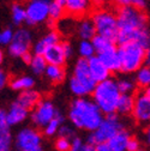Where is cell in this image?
I'll list each match as a JSON object with an SVG mask.
<instances>
[{"instance_id":"cell-1","label":"cell","mask_w":150,"mask_h":151,"mask_svg":"<svg viewBox=\"0 0 150 151\" xmlns=\"http://www.w3.org/2000/svg\"><path fill=\"white\" fill-rule=\"evenodd\" d=\"M118 36L115 43L124 45L128 42H137L148 47V17L146 13L138 7L120 6L117 12Z\"/></svg>"},{"instance_id":"cell-2","label":"cell","mask_w":150,"mask_h":151,"mask_svg":"<svg viewBox=\"0 0 150 151\" xmlns=\"http://www.w3.org/2000/svg\"><path fill=\"white\" fill-rule=\"evenodd\" d=\"M69 119L74 127L92 132L102 122L103 113L92 100L78 97L70 106Z\"/></svg>"},{"instance_id":"cell-3","label":"cell","mask_w":150,"mask_h":151,"mask_svg":"<svg viewBox=\"0 0 150 151\" xmlns=\"http://www.w3.org/2000/svg\"><path fill=\"white\" fill-rule=\"evenodd\" d=\"M92 101L100 108L103 114H113L117 113V106L120 97V91L118 84L114 79H106L103 82L96 83L92 92Z\"/></svg>"},{"instance_id":"cell-4","label":"cell","mask_w":150,"mask_h":151,"mask_svg":"<svg viewBox=\"0 0 150 151\" xmlns=\"http://www.w3.org/2000/svg\"><path fill=\"white\" fill-rule=\"evenodd\" d=\"M145 50L146 47L137 42L119 45L118 55L120 60V71L132 73L141 68L145 63Z\"/></svg>"},{"instance_id":"cell-5","label":"cell","mask_w":150,"mask_h":151,"mask_svg":"<svg viewBox=\"0 0 150 151\" xmlns=\"http://www.w3.org/2000/svg\"><path fill=\"white\" fill-rule=\"evenodd\" d=\"M95 85L96 83L89 72L88 60L79 58L74 65L72 78L70 79V90L77 97H85L92 92Z\"/></svg>"},{"instance_id":"cell-6","label":"cell","mask_w":150,"mask_h":151,"mask_svg":"<svg viewBox=\"0 0 150 151\" xmlns=\"http://www.w3.org/2000/svg\"><path fill=\"white\" fill-rule=\"evenodd\" d=\"M90 19L95 27L96 35L107 37V39L115 42L119 32L115 12L106 9H99L92 12Z\"/></svg>"},{"instance_id":"cell-7","label":"cell","mask_w":150,"mask_h":151,"mask_svg":"<svg viewBox=\"0 0 150 151\" xmlns=\"http://www.w3.org/2000/svg\"><path fill=\"white\" fill-rule=\"evenodd\" d=\"M120 129H123V125L119 116L115 113L108 114L106 115V118H103L100 126L90 133V136L88 137V144L95 146L97 144L106 143L112 137H114Z\"/></svg>"},{"instance_id":"cell-8","label":"cell","mask_w":150,"mask_h":151,"mask_svg":"<svg viewBox=\"0 0 150 151\" xmlns=\"http://www.w3.org/2000/svg\"><path fill=\"white\" fill-rule=\"evenodd\" d=\"M16 146L19 151H41L42 136L35 128H22L16 136Z\"/></svg>"},{"instance_id":"cell-9","label":"cell","mask_w":150,"mask_h":151,"mask_svg":"<svg viewBox=\"0 0 150 151\" xmlns=\"http://www.w3.org/2000/svg\"><path fill=\"white\" fill-rule=\"evenodd\" d=\"M49 5V0H29L24 5L27 13L25 23H28L29 25H37L47 22Z\"/></svg>"},{"instance_id":"cell-10","label":"cell","mask_w":150,"mask_h":151,"mask_svg":"<svg viewBox=\"0 0 150 151\" xmlns=\"http://www.w3.org/2000/svg\"><path fill=\"white\" fill-rule=\"evenodd\" d=\"M32 43L31 32L28 29L21 28L13 31V37L9 47V53L13 58H22L25 53L30 52Z\"/></svg>"},{"instance_id":"cell-11","label":"cell","mask_w":150,"mask_h":151,"mask_svg":"<svg viewBox=\"0 0 150 151\" xmlns=\"http://www.w3.org/2000/svg\"><path fill=\"white\" fill-rule=\"evenodd\" d=\"M58 110L55 109L50 100H40L31 113V120L36 127L43 128L55 115Z\"/></svg>"},{"instance_id":"cell-12","label":"cell","mask_w":150,"mask_h":151,"mask_svg":"<svg viewBox=\"0 0 150 151\" xmlns=\"http://www.w3.org/2000/svg\"><path fill=\"white\" fill-rule=\"evenodd\" d=\"M131 114L139 124L150 122V97L144 92H139L135 97L133 109Z\"/></svg>"},{"instance_id":"cell-13","label":"cell","mask_w":150,"mask_h":151,"mask_svg":"<svg viewBox=\"0 0 150 151\" xmlns=\"http://www.w3.org/2000/svg\"><path fill=\"white\" fill-rule=\"evenodd\" d=\"M88 65H89L90 76H91V78L95 81V83H100V82H103L109 78L110 71L105 66V64L96 55H94L90 59H88Z\"/></svg>"},{"instance_id":"cell-14","label":"cell","mask_w":150,"mask_h":151,"mask_svg":"<svg viewBox=\"0 0 150 151\" xmlns=\"http://www.w3.org/2000/svg\"><path fill=\"white\" fill-rule=\"evenodd\" d=\"M42 56L45 58V60L48 65L64 66L66 60H67L66 55L64 53V49H63V46H61V41L57 45H53V46L48 47Z\"/></svg>"},{"instance_id":"cell-15","label":"cell","mask_w":150,"mask_h":151,"mask_svg":"<svg viewBox=\"0 0 150 151\" xmlns=\"http://www.w3.org/2000/svg\"><path fill=\"white\" fill-rule=\"evenodd\" d=\"M63 4L65 12L71 16H84L91 5V0H59Z\"/></svg>"},{"instance_id":"cell-16","label":"cell","mask_w":150,"mask_h":151,"mask_svg":"<svg viewBox=\"0 0 150 151\" xmlns=\"http://www.w3.org/2000/svg\"><path fill=\"white\" fill-rule=\"evenodd\" d=\"M97 58L105 64V66L110 72H117L120 71V60L118 55V48L117 46L110 47L103 52H100L96 54Z\"/></svg>"},{"instance_id":"cell-17","label":"cell","mask_w":150,"mask_h":151,"mask_svg":"<svg viewBox=\"0 0 150 151\" xmlns=\"http://www.w3.org/2000/svg\"><path fill=\"white\" fill-rule=\"evenodd\" d=\"M60 42V34L57 30H50L48 31L42 39H40L34 45V54L35 55H43L46 49L53 45H57Z\"/></svg>"},{"instance_id":"cell-18","label":"cell","mask_w":150,"mask_h":151,"mask_svg":"<svg viewBox=\"0 0 150 151\" xmlns=\"http://www.w3.org/2000/svg\"><path fill=\"white\" fill-rule=\"evenodd\" d=\"M28 109L23 108L19 103H12L9 108V110H6V119L10 126H16L19 125L21 122H23L27 118H28Z\"/></svg>"},{"instance_id":"cell-19","label":"cell","mask_w":150,"mask_h":151,"mask_svg":"<svg viewBox=\"0 0 150 151\" xmlns=\"http://www.w3.org/2000/svg\"><path fill=\"white\" fill-rule=\"evenodd\" d=\"M41 96L39 91H36L34 89H29V90H24L21 91V93L17 97V103H19L23 108L25 109H34L36 107V104L40 102Z\"/></svg>"},{"instance_id":"cell-20","label":"cell","mask_w":150,"mask_h":151,"mask_svg":"<svg viewBox=\"0 0 150 151\" xmlns=\"http://www.w3.org/2000/svg\"><path fill=\"white\" fill-rule=\"evenodd\" d=\"M11 142H12L11 126L9 125L6 119V110L0 109V144L10 146Z\"/></svg>"},{"instance_id":"cell-21","label":"cell","mask_w":150,"mask_h":151,"mask_svg":"<svg viewBox=\"0 0 150 151\" xmlns=\"http://www.w3.org/2000/svg\"><path fill=\"white\" fill-rule=\"evenodd\" d=\"M77 34L82 40L91 41V39L96 35V30L94 27V23L90 18H83L77 24Z\"/></svg>"},{"instance_id":"cell-22","label":"cell","mask_w":150,"mask_h":151,"mask_svg":"<svg viewBox=\"0 0 150 151\" xmlns=\"http://www.w3.org/2000/svg\"><path fill=\"white\" fill-rule=\"evenodd\" d=\"M130 138L131 137L127 131L120 129L118 133L114 137H112L107 143L113 151H126V145H127V142L130 140Z\"/></svg>"},{"instance_id":"cell-23","label":"cell","mask_w":150,"mask_h":151,"mask_svg":"<svg viewBox=\"0 0 150 151\" xmlns=\"http://www.w3.org/2000/svg\"><path fill=\"white\" fill-rule=\"evenodd\" d=\"M46 77L54 84L61 83L65 79V70L63 66H57V65H47L46 71H45Z\"/></svg>"},{"instance_id":"cell-24","label":"cell","mask_w":150,"mask_h":151,"mask_svg":"<svg viewBox=\"0 0 150 151\" xmlns=\"http://www.w3.org/2000/svg\"><path fill=\"white\" fill-rule=\"evenodd\" d=\"M65 14H66L65 9L59 0H53V1H50L49 12H48V21L57 23L60 19H63Z\"/></svg>"},{"instance_id":"cell-25","label":"cell","mask_w":150,"mask_h":151,"mask_svg":"<svg viewBox=\"0 0 150 151\" xmlns=\"http://www.w3.org/2000/svg\"><path fill=\"white\" fill-rule=\"evenodd\" d=\"M133 103H135V97L130 93H121L118 106H117V111L120 114H130L132 113L133 109Z\"/></svg>"},{"instance_id":"cell-26","label":"cell","mask_w":150,"mask_h":151,"mask_svg":"<svg viewBox=\"0 0 150 151\" xmlns=\"http://www.w3.org/2000/svg\"><path fill=\"white\" fill-rule=\"evenodd\" d=\"M11 19L13 24L21 25L27 19V13H25V6L21 3H14L11 6Z\"/></svg>"},{"instance_id":"cell-27","label":"cell","mask_w":150,"mask_h":151,"mask_svg":"<svg viewBox=\"0 0 150 151\" xmlns=\"http://www.w3.org/2000/svg\"><path fill=\"white\" fill-rule=\"evenodd\" d=\"M10 85L13 90L24 91V90L32 89V86L35 85V81H34V78L29 77V76H22V77H17V78L12 79Z\"/></svg>"},{"instance_id":"cell-28","label":"cell","mask_w":150,"mask_h":151,"mask_svg":"<svg viewBox=\"0 0 150 151\" xmlns=\"http://www.w3.org/2000/svg\"><path fill=\"white\" fill-rule=\"evenodd\" d=\"M63 122H64V116L58 111L57 115H55V116L43 127L45 134H46L47 137H52V136H54V134H57L58 131H59V128H60V126L63 125Z\"/></svg>"},{"instance_id":"cell-29","label":"cell","mask_w":150,"mask_h":151,"mask_svg":"<svg viewBox=\"0 0 150 151\" xmlns=\"http://www.w3.org/2000/svg\"><path fill=\"white\" fill-rule=\"evenodd\" d=\"M91 43L94 46V49H95V54L100 53V52H103L110 47H114L115 46V42L112 41L107 37H103V36H100V35H95L91 39Z\"/></svg>"},{"instance_id":"cell-30","label":"cell","mask_w":150,"mask_h":151,"mask_svg":"<svg viewBox=\"0 0 150 151\" xmlns=\"http://www.w3.org/2000/svg\"><path fill=\"white\" fill-rule=\"evenodd\" d=\"M136 83L139 88L146 89L150 86V68L149 66H142L136 71Z\"/></svg>"},{"instance_id":"cell-31","label":"cell","mask_w":150,"mask_h":151,"mask_svg":"<svg viewBox=\"0 0 150 151\" xmlns=\"http://www.w3.org/2000/svg\"><path fill=\"white\" fill-rule=\"evenodd\" d=\"M30 68H31V71L35 73V74H42V73H45V71H46V67H47V63H46V60H45V58L42 55H32V59H31V61H30Z\"/></svg>"},{"instance_id":"cell-32","label":"cell","mask_w":150,"mask_h":151,"mask_svg":"<svg viewBox=\"0 0 150 151\" xmlns=\"http://www.w3.org/2000/svg\"><path fill=\"white\" fill-rule=\"evenodd\" d=\"M78 53L81 55V58L87 59V60L95 55V49H94V46H92L91 41L82 40L79 46H78Z\"/></svg>"},{"instance_id":"cell-33","label":"cell","mask_w":150,"mask_h":151,"mask_svg":"<svg viewBox=\"0 0 150 151\" xmlns=\"http://www.w3.org/2000/svg\"><path fill=\"white\" fill-rule=\"evenodd\" d=\"M118 84V89L120 91V93H130L135 90V83L130 79H121L119 82H117Z\"/></svg>"},{"instance_id":"cell-34","label":"cell","mask_w":150,"mask_h":151,"mask_svg":"<svg viewBox=\"0 0 150 151\" xmlns=\"http://www.w3.org/2000/svg\"><path fill=\"white\" fill-rule=\"evenodd\" d=\"M115 4L120 7V6H133V7H138V9H144L145 7V0H114Z\"/></svg>"},{"instance_id":"cell-35","label":"cell","mask_w":150,"mask_h":151,"mask_svg":"<svg viewBox=\"0 0 150 151\" xmlns=\"http://www.w3.org/2000/svg\"><path fill=\"white\" fill-rule=\"evenodd\" d=\"M13 37V31L10 28L3 29L0 31V46H9L12 41Z\"/></svg>"},{"instance_id":"cell-36","label":"cell","mask_w":150,"mask_h":151,"mask_svg":"<svg viewBox=\"0 0 150 151\" xmlns=\"http://www.w3.org/2000/svg\"><path fill=\"white\" fill-rule=\"evenodd\" d=\"M70 144L71 140L63 137H59L55 140V147H57L58 151H70Z\"/></svg>"},{"instance_id":"cell-37","label":"cell","mask_w":150,"mask_h":151,"mask_svg":"<svg viewBox=\"0 0 150 151\" xmlns=\"http://www.w3.org/2000/svg\"><path fill=\"white\" fill-rule=\"evenodd\" d=\"M58 134H59V137L67 138V139L71 140V139L74 137V132H73V129H72L70 126H67V125H61L60 128H59V131H58Z\"/></svg>"},{"instance_id":"cell-38","label":"cell","mask_w":150,"mask_h":151,"mask_svg":"<svg viewBox=\"0 0 150 151\" xmlns=\"http://www.w3.org/2000/svg\"><path fill=\"white\" fill-rule=\"evenodd\" d=\"M83 146V142L81 138L77 137H73L71 139V144H70V151H81Z\"/></svg>"},{"instance_id":"cell-39","label":"cell","mask_w":150,"mask_h":151,"mask_svg":"<svg viewBox=\"0 0 150 151\" xmlns=\"http://www.w3.org/2000/svg\"><path fill=\"white\" fill-rule=\"evenodd\" d=\"M139 149V143L135 138H130L126 145V151H137Z\"/></svg>"},{"instance_id":"cell-40","label":"cell","mask_w":150,"mask_h":151,"mask_svg":"<svg viewBox=\"0 0 150 151\" xmlns=\"http://www.w3.org/2000/svg\"><path fill=\"white\" fill-rule=\"evenodd\" d=\"M7 82H9V76H7V73H6L3 68H0V90H3V89L6 86Z\"/></svg>"},{"instance_id":"cell-41","label":"cell","mask_w":150,"mask_h":151,"mask_svg":"<svg viewBox=\"0 0 150 151\" xmlns=\"http://www.w3.org/2000/svg\"><path fill=\"white\" fill-rule=\"evenodd\" d=\"M61 46H63V49H64V53H65V55H66V58L69 59L70 56H72V54H73V48H72V46H71L69 42H61Z\"/></svg>"},{"instance_id":"cell-42","label":"cell","mask_w":150,"mask_h":151,"mask_svg":"<svg viewBox=\"0 0 150 151\" xmlns=\"http://www.w3.org/2000/svg\"><path fill=\"white\" fill-rule=\"evenodd\" d=\"M95 151H113V150H112V147L106 142V143H101V144L95 145Z\"/></svg>"},{"instance_id":"cell-43","label":"cell","mask_w":150,"mask_h":151,"mask_svg":"<svg viewBox=\"0 0 150 151\" xmlns=\"http://www.w3.org/2000/svg\"><path fill=\"white\" fill-rule=\"evenodd\" d=\"M22 60H23V63H25V64H30V61H31V59H32V55L30 54V52L29 53H25L23 56H22V58H21Z\"/></svg>"},{"instance_id":"cell-44","label":"cell","mask_w":150,"mask_h":151,"mask_svg":"<svg viewBox=\"0 0 150 151\" xmlns=\"http://www.w3.org/2000/svg\"><path fill=\"white\" fill-rule=\"evenodd\" d=\"M81 151H95V146H92V145L87 143V144H83Z\"/></svg>"},{"instance_id":"cell-45","label":"cell","mask_w":150,"mask_h":151,"mask_svg":"<svg viewBox=\"0 0 150 151\" xmlns=\"http://www.w3.org/2000/svg\"><path fill=\"white\" fill-rule=\"evenodd\" d=\"M145 63H148V65L150 64V47H148L145 50Z\"/></svg>"},{"instance_id":"cell-46","label":"cell","mask_w":150,"mask_h":151,"mask_svg":"<svg viewBox=\"0 0 150 151\" xmlns=\"http://www.w3.org/2000/svg\"><path fill=\"white\" fill-rule=\"evenodd\" d=\"M145 137H146V142H148L149 145H150V125L148 126V128H146V131H145Z\"/></svg>"},{"instance_id":"cell-47","label":"cell","mask_w":150,"mask_h":151,"mask_svg":"<svg viewBox=\"0 0 150 151\" xmlns=\"http://www.w3.org/2000/svg\"><path fill=\"white\" fill-rule=\"evenodd\" d=\"M0 151H10V146H5L0 144Z\"/></svg>"},{"instance_id":"cell-48","label":"cell","mask_w":150,"mask_h":151,"mask_svg":"<svg viewBox=\"0 0 150 151\" xmlns=\"http://www.w3.org/2000/svg\"><path fill=\"white\" fill-rule=\"evenodd\" d=\"M3 61H4V52L1 50V48H0V65L3 64Z\"/></svg>"},{"instance_id":"cell-49","label":"cell","mask_w":150,"mask_h":151,"mask_svg":"<svg viewBox=\"0 0 150 151\" xmlns=\"http://www.w3.org/2000/svg\"><path fill=\"white\" fill-rule=\"evenodd\" d=\"M144 93H145V95H148V96L150 97V86H148V88L145 89V91H144Z\"/></svg>"},{"instance_id":"cell-50","label":"cell","mask_w":150,"mask_h":151,"mask_svg":"<svg viewBox=\"0 0 150 151\" xmlns=\"http://www.w3.org/2000/svg\"><path fill=\"white\" fill-rule=\"evenodd\" d=\"M148 47H150V34L148 35Z\"/></svg>"},{"instance_id":"cell-51","label":"cell","mask_w":150,"mask_h":151,"mask_svg":"<svg viewBox=\"0 0 150 151\" xmlns=\"http://www.w3.org/2000/svg\"><path fill=\"white\" fill-rule=\"evenodd\" d=\"M137 151H144V150H141V149H138V150H137Z\"/></svg>"},{"instance_id":"cell-52","label":"cell","mask_w":150,"mask_h":151,"mask_svg":"<svg viewBox=\"0 0 150 151\" xmlns=\"http://www.w3.org/2000/svg\"><path fill=\"white\" fill-rule=\"evenodd\" d=\"M148 66H149V68H150V64H149V65H148Z\"/></svg>"}]
</instances>
